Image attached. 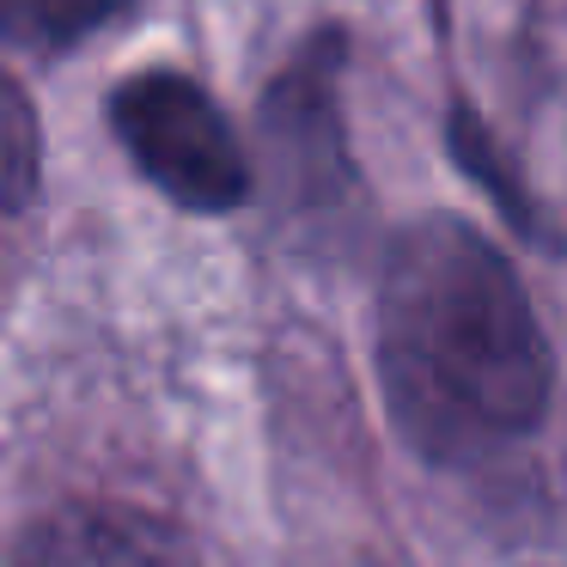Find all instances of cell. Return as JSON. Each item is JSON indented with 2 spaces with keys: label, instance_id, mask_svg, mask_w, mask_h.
<instances>
[{
  "label": "cell",
  "instance_id": "4",
  "mask_svg": "<svg viewBox=\"0 0 567 567\" xmlns=\"http://www.w3.org/2000/svg\"><path fill=\"white\" fill-rule=\"evenodd\" d=\"M128 0H7V38L19 50H68L111 25Z\"/></svg>",
  "mask_w": 567,
  "mask_h": 567
},
{
  "label": "cell",
  "instance_id": "5",
  "mask_svg": "<svg viewBox=\"0 0 567 567\" xmlns=\"http://www.w3.org/2000/svg\"><path fill=\"white\" fill-rule=\"evenodd\" d=\"M452 153H457V165H464V172L476 177V184L488 189L494 202H501V214L518 226V233H530V238L543 233V220L530 214L525 189H518L513 177H506V165L494 159V153H501V147H494V135H488V128H482L470 111H452Z\"/></svg>",
  "mask_w": 567,
  "mask_h": 567
},
{
  "label": "cell",
  "instance_id": "6",
  "mask_svg": "<svg viewBox=\"0 0 567 567\" xmlns=\"http://www.w3.org/2000/svg\"><path fill=\"white\" fill-rule=\"evenodd\" d=\"M38 184V135H31V104L25 92H7V208H25Z\"/></svg>",
  "mask_w": 567,
  "mask_h": 567
},
{
  "label": "cell",
  "instance_id": "1",
  "mask_svg": "<svg viewBox=\"0 0 567 567\" xmlns=\"http://www.w3.org/2000/svg\"><path fill=\"white\" fill-rule=\"evenodd\" d=\"M379 379L427 464L470 470L518 445L549 409V342L513 262L452 214L415 220L384 257Z\"/></svg>",
  "mask_w": 567,
  "mask_h": 567
},
{
  "label": "cell",
  "instance_id": "3",
  "mask_svg": "<svg viewBox=\"0 0 567 567\" xmlns=\"http://www.w3.org/2000/svg\"><path fill=\"white\" fill-rule=\"evenodd\" d=\"M13 567H202L177 530L141 513H111V506H74L19 543Z\"/></svg>",
  "mask_w": 567,
  "mask_h": 567
},
{
  "label": "cell",
  "instance_id": "2",
  "mask_svg": "<svg viewBox=\"0 0 567 567\" xmlns=\"http://www.w3.org/2000/svg\"><path fill=\"white\" fill-rule=\"evenodd\" d=\"M111 128L135 172L177 208L226 214L250 196V165L220 104L184 74H135L111 92Z\"/></svg>",
  "mask_w": 567,
  "mask_h": 567
}]
</instances>
